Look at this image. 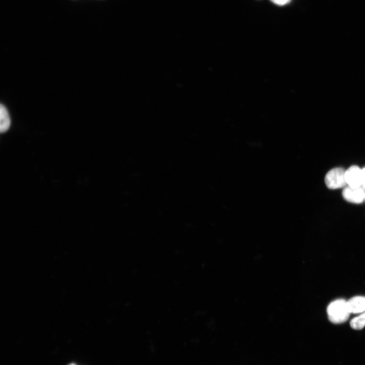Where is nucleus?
I'll return each mask as SVG.
<instances>
[{
	"mask_svg": "<svg viewBox=\"0 0 365 365\" xmlns=\"http://www.w3.org/2000/svg\"><path fill=\"white\" fill-rule=\"evenodd\" d=\"M326 311L330 321L335 324L342 323L347 320L350 313L347 301L343 299H338L331 303Z\"/></svg>",
	"mask_w": 365,
	"mask_h": 365,
	"instance_id": "1",
	"label": "nucleus"
},
{
	"mask_svg": "<svg viewBox=\"0 0 365 365\" xmlns=\"http://www.w3.org/2000/svg\"><path fill=\"white\" fill-rule=\"evenodd\" d=\"M346 170L342 167H336L329 170L324 177L326 186L330 189L344 188L347 186L345 179Z\"/></svg>",
	"mask_w": 365,
	"mask_h": 365,
	"instance_id": "2",
	"label": "nucleus"
},
{
	"mask_svg": "<svg viewBox=\"0 0 365 365\" xmlns=\"http://www.w3.org/2000/svg\"><path fill=\"white\" fill-rule=\"evenodd\" d=\"M342 196L347 202L359 204L365 199V190L362 188H352L347 186L343 188Z\"/></svg>",
	"mask_w": 365,
	"mask_h": 365,
	"instance_id": "3",
	"label": "nucleus"
},
{
	"mask_svg": "<svg viewBox=\"0 0 365 365\" xmlns=\"http://www.w3.org/2000/svg\"><path fill=\"white\" fill-rule=\"evenodd\" d=\"M345 179L348 186L359 188L362 186V169L358 166L352 165L345 171Z\"/></svg>",
	"mask_w": 365,
	"mask_h": 365,
	"instance_id": "4",
	"label": "nucleus"
},
{
	"mask_svg": "<svg viewBox=\"0 0 365 365\" xmlns=\"http://www.w3.org/2000/svg\"><path fill=\"white\" fill-rule=\"evenodd\" d=\"M350 313H358L365 311V297H354L347 301Z\"/></svg>",
	"mask_w": 365,
	"mask_h": 365,
	"instance_id": "5",
	"label": "nucleus"
},
{
	"mask_svg": "<svg viewBox=\"0 0 365 365\" xmlns=\"http://www.w3.org/2000/svg\"><path fill=\"white\" fill-rule=\"evenodd\" d=\"M11 124L10 117L6 107L2 104L0 107V130L1 133L7 131Z\"/></svg>",
	"mask_w": 365,
	"mask_h": 365,
	"instance_id": "6",
	"label": "nucleus"
},
{
	"mask_svg": "<svg viewBox=\"0 0 365 365\" xmlns=\"http://www.w3.org/2000/svg\"><path fill=\"white\" fill-rule=\"evenodd\" d=\"M350 324L351 327L353 329H362L365 326V312L353 318Z\"/></svg>",
	"mask_w": 365,
	"mask_h": 365,
	"instance_id": "7",
	"label": "nucleus"
},
{
	"mask_svg": "<svg viewBox=\"0 0 365 365\" xmlns=\"http://www.w3.org/2000/svg\"><path fill=\"white\" fill-rule=\"evenodd\" d=\"M273 3L282 6L288 3L290 0H271Z\"/></svg>",
	"mask_w": 365,
	"mask_h": 365,
	"instance_id": "8",
	"label": "nucleus"
},
{
	"mask_svg": "<svg viewBox=\"0 0 365 365\" xmlns=\"http://www.w3.org/2000/svg\"><path fill=\"white\" fill-rule=\"evenodd\" d=\"M365 190V168H362V186Z\"/></svg>",
	"mask_w": 365,
	"mask_h": 365,
	"instance_id": "9",
	"label": "nucleus"
},
{
	"mask_svg": "<svg viewBox=\"0 0 365 365\" xmlns=\"http://www.w3.org/2000/svg\"><path fill=\"white\" fill-rule=\"evenodd\" d=\"M70 365H75V364H70Z\"/></svg>",
	"mask_w": 365,
	"mask_h": 365,
	"instance_id": "10",
	"label": "nucleus"
},
{
	"mask_svg": "<svg viewBox=\"0 0 365 365\" xmlns=\"http://www.w3.org/2000/svg\"><path fill=\"white\" fill-rule=\"evenodd\" d=\"M364 200H365V199H364Z\"/></svg>",
	"mask_w": 365,
	"mask_h": 365,
	"instance_id": "11",
	"label": "nucleus"
}]
</instances>
